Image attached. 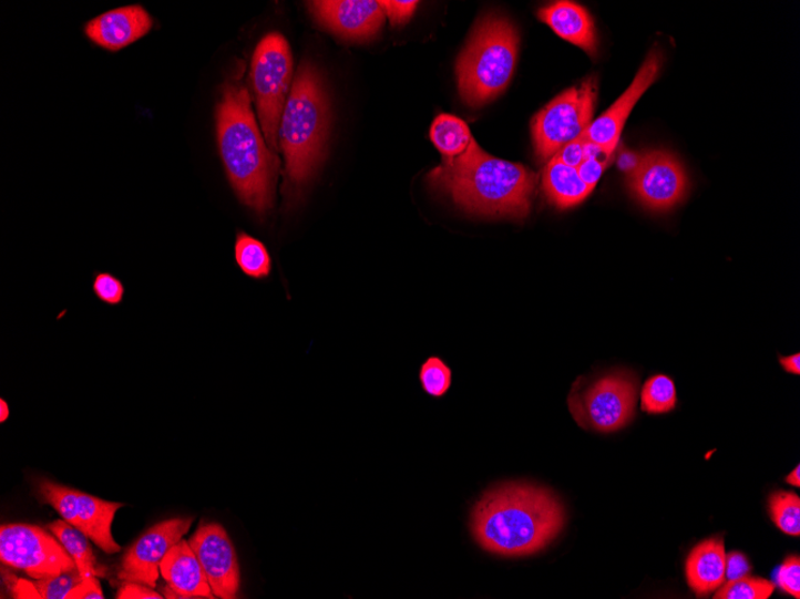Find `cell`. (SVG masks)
<instances>
[{"label":"cell","instance_id":"83f0119b","mask_svg":"<svg viewBox=\"0 0 800 599\" xmlns=\"http://www.w3.org/2000/svg\"><path fill=\"white\" fill-rule=\"evenodd\" d=\"M83 581L81 572L73 570L51 578L38 579L35 588L41 598L66 599L69 593Z\"/></svg>","mask_w":800,"mask_h":599},{"label":"cell","instance_id":"ab89813d","mask_svg":"<svg viewBox=\"0 0 800 599\" xmlns=\"http://www.w3.org/2000/svg\"><path fill=\"white\" fill-rule=\"evenodd\" d=\"M10 410L8 403L2 399L0 400V423H4L9 419Z\"/></svg>","mask_w":800,"mask_h":599},{"label":"cell","instance_id":"8d00e7d4","mask_svg":"<svg viewBox=\"0 0 800 599\" xmlns=\"http://www.w3.org/2000/svg\"><path fill=\"white\" fill-rule=\"evenodd\" d=\"M8 580L11 581L9 587L14 598H41L35 583L17 579L13 576H10Z\"/></svg>","mask_w":800,"mask_h":599},{"label":"cell","instance_id":"2e32d148","mask_svg":"<svg viewBox=\"0 0 800 599\" xmlns=\"http://www.w3.org/2000/svg\"><path fill=\"white\" fill-rule=\"evenodd\" d=\"M153 25L150 12L143 7L127 6L101 13L89 21L85 35L103 50L117 52L144 38Z\"/></svg>","mask_w":800,"mask_h":599},{"label":"cell","instance_id":"277c9868","mask_svg":"<svg viewBox=\"0 0 800 599\" xmlns=\"http://www.w3.org/2000/svg\"><path fill=\"white\" fill-rule=\"evenodd\" d=\"M329 127V97L320 74L312 64L302 62L295 74L278 134L294 190L305 187L319 169Z\"/></svg>","mask_w":800,"mask_h":599},{"label":"cell","instance_id":"d590c367","mask_svg":"<svg viewBox=\"0 0 800 599\" xmlns=\"http://www.w3.org/2000/svg\"><path fill=\"white\" fill-rule=\"evenodd\" d=\"M116 598L120 599H162L163 597L155 592L153 588L143 586L139 582L126 581L125 586L122 587L117 592Z\"/></svg>","mask_w":800,"mask_h":599},{"label":"cell","instance_id":"f1b7e54d","mask_svg":"<svg viewBox=\"0 0 800 599\" xmlns=\"http://www.w3.org/2000/svg\"><path fill=\"white\" fill-rule=\"evenodd\" d=\"M612 157L613 156L604 153L598 146L587 142L585 159L576 171L589 188L595 189Z\"/></svg>","mask_w":800,"mask_h":599},{"label":"cell","instance_id":"9a60e30c","mask_svg":"<svg viewBox=\"0 0 800 599\" xmlns=\"http://www.w3.org/2000/svg\"><path fill=\"white\" fill-rule=\"evenodd\" d=\"M308 4L322 27L348 41H368L384 23L383 10L375 0H317Z\"/></svg>","mask_w":800,"mask_h":599},{"label":"cell","instance_id":"5b68a950","mask_svg":"<svg viewBox=\"0 0 800 599\" xmlns=\"http://www.w3.org/2000/svg\"><path fill=\"white\" fill-rule=\"evenodd\" d=\"M520 37L505 18L489 14L479 22L458 59L459 94L470 107H481L510 84L516 65Z\"/></svg>","mask_w":800,"mask_h":599},{"label":"cell","instance_id":"30bf717a","mask_svg":"<svg viewBox=\"0 0 800 599\" xmlns=\"http://www.w3.org/2000/svg\"><path fill=\"white\" fill-rule=\"evenodd\" d=\"M39 493L64 520L82 531L100 549L107 554L122 550L112 535L115 514L124 507L122 503L106 502L50 481L39 483Z\"/></svg>","mask_w":800,"mask_h":599},{"label":"cell","instance_id":"cb8c5ba5","mask_svg":"<svg viewBox=\"0 0 800 599\" xmlns=\"http://www.w3.org/2000/svg\"><path fill=\"white\" fill-rule=\"evenodd\" d=\"M677 393L674 381L665 374L650 378L642 392V410L649 414H664L675 410Z\"/></svg>","mask_w":800,"mask_h":599},{"label":"cell","instance_id":"ba28073f","mask_svg":"<svg viewBox=\"0 0 800 599\" xmlns=\"http://www.w3.org/2000/svg\"><path fill=\"white\" fill-rule=\"evenodd\" d=\"M636 400L638 382L633 374L615 372L572 393L568 404L575 422L582 427L611 433L632 422Z\"/></svg>","mask_w":800,"mask_h":599},{"label":"cell","instance_id":"44dd1931","mask_svg":"<svg viewBox=\"0 0 800 599\" xmlns=\"http://www.w3.org/2000/svg\"><path fill=\"white\" fill-rule=\"evenodd\" d=\"M431 140L443 159H453L466 153L475 140L462 118L450 114H441L431 128Z\"/></svg>","mask_w":800,"mask_h":599},{"label":"cell","instance_id":"9c48e42d","mask_svg":"<svg viewBox=\"0 0 800 599\" xmlns=\"http://www.w3.org/2000/svg\"><path fill=\"white\" fill-rule=\"evenodd\" d=\"M0 558L37 580L78 570L63 544L31 524H8L0 529Z\"/></svg>","mask_w":800,"mask_h":599},{"label":"cell","instance_id":"ffe728a7","mask_svg":"<svg viewBox=\"0 0 800 599\" xmlns=\"http://www.w3.org/2000/svg\"><path fill=\"white\" fill-rule=\"evenodd\" d=\"M545 197L554 206L566 209L583 203L592 193L575 168L552 158L543 173Z\"/></svg>","mask_w":800,"mask_h":599},{"label":"cell","instance_id":"52a82bcc","mask_svg":"<svg viewBox=\"0 0 800 599\" xmlns=\"http://www.w3.org/2000/svg\"><path fill=\"white\" fill-rule=\"evenodd\" d=\"M597 83L586 80L566 90L532 120V138L541 161H551L566 144L581 138L592 124Z\"/></svg>","mask_w":800,"mask_h":599},{"label":"cell","instance_id":"8fae6325","mask_svg":"<svg viewBox=\"0 0 800 599\" xmlns=\"http://www.w3.org/2000/svg\"><path fill=\"white\" fill-rule=\"evenodd\" d=\"M628 186L634 197L647 208L668 211L686 197L688 178L675 156L666 152H650L629 171Z\"/></svg>","mask_w":800,"mask_h":599},{"label":"cell","instance_id":"603a6c76","mask_svg":"<svg viewBox=\"0 0 800 599\" xmlns=\"http://www.w3.org/2000/svg\"><path fill=\"white\" fill-rule=\"evenodd\" d=\"M235 261L242 272L248 278L264 280L273 271V261L269 250L259 239L246 233L236 235L234 247Z\"/></svg>","mask_w":800,"mask_h":599},{"label":"cell","instance_id":"d6a6232c","mask_svg":"<svg viewBox=\"0 0 800 599\" xmlns=\"http://www.w3.org/2000/svg\"><path fill=\"white\" fill-rule=\"evenodd\" d=\"M586 144L587 141L583 134L581 138H577L561 147L560 152L554 156V158L565 164V166L576 169L585 159Z\"/></svg>","mask_w":800,"mask_h":599},{"label":"cell","instance_id":"ac0fdd59","mask_svg":"<svg viewBox=\"0 0 800 599\" xmlns=\"http://www.w3.org/2000/svg\"><path fill=\"white\" fill-rule=\"evenodd\" d=\"M539 18L563 40L583 49L591 56L597 54L595 23L584 7L573 2H556L542 8Z\"/></svg>","mask_w":800,"mask_h":599},{"label":"cell","instance_id":"7c38bea8","mask_svg":"<svg viewBox=\"0 0 800 599\" xmlns=\"http://www.w3.org/2000/svg\"><path fill=\"white\" fill-rule=\"evenodd\" d=\"M194 520L187 517L157 523L126 550L117 577L156 588L161 561L173 546L183 540Z\"/></svg>","mask_w":800,"mask_h":599},{"label":"cell","instance_id":"4316f807","mask_svg":"<svg viewBox=\"0 0 800 599\" xmlns=\"http://www.w3.org/2000/svg\"><path fill=\"white\" fill-rule=\"evenodd\" d=\"M420 382L429 396L442 397L450 391L452 371L441 358H428L420 370Z\"/></svg>","mask_w":800,"mask_h":599},{"label":"cell","instance_id":"74e56055","mask_svg":"<svg viewBox=\"0 0 800 599\" xmlns=\"http://www.w3.org/2000/svg\"><path fill=\"white\" fill-rule=\"evenodd\" d=\"M780 364L784 370L797 374L798 376L800 373V354L797 353L790 357L780 358Z\"/></svg>","mask_w":800,"mask_h":599},{"label":"cell","instance_id":"7a4b0ae2","mask_svg":"<svg viewBox=\"0 0 800 599\" xmlns=\"http://www.w3.org/2000/svg\"><path fill=\"white\" fill-rule=\"evenodd\" d=\"M243 70L222 85L217 104V142L229 184L239 200L259 217L275 204L279 158L257 125Z\"/></svg>","mask_w":800,"mask_h":599},{"label":"cell","instance_id":"e575fe53","mask_svg":"<svg viewBox=\"0 0 800 599\" xmlns=\"http://www.w3.org/2000/svg\"><path fill=\"white\" fill-rule=\"evenodd\" d=\"M68 598L75 599H102L105 598L101 590L100 582L96 577L84 578L83 581L73 589ZM66 598V599H68Z\"/></svg>","mask_w":800,"mask_h":599},{"label":"cell","instance_id":"1f68e13d","mask_svg":"<svg viewBox=\"0 0 800 599\" xmlns=\"http://www.w3.org/2000/svg\"><path fill=\"white\" fill-rule=\"evenodd\" d=\"M379 3L384 17H389L393 25L406 24L419 4V2H397V0H382Z\"/></svg>","mask_w":800,"mask_h":599},{"label":"cell","instance_id":"8992f818","mask_svg":"<svg viewBox=\"0 0 800 599\" xmlns=\"http://www.w3.org/2000/svg\"><path fill=\"white\" fill-rule=\"evenodd\" d=\"M293 55L286 38L279 33L266 35L258 44L250 65L259 122L266 144L277 153L281 114L291 89Z\"/></svg>","mask_w":800,"mask_h":599},{"label":"cell","instance_id":"f546056e","mask_svg":"<svg viewBox=\"0 0 800 599\" xmlns=\"http://www.w3.org/2000/svg\"><path fill=\"white\" fill-rule=\"evenodd\" d=\"M93 291L99 301L112 307L122 304L125 298L123 281L107 272L94 276Z\"/></svg>","mask_w":800,"mask_h":599},{"label":"cell","instance_id":"d4e9b609","mask_svg":"<svg viewBox=\"0 0 800 599\" xmlns=\"http://www.w3.org/2000/svg\"><path fill=\"white\" fill-rule=\"evenodd\" d=\"M769 515L782 533L800 535V498L794 492L773 493L769 498Z\"/></svg>","mask_w":800,"mask_h":599},{"label":"cell","instance_id":"4fadbf2b","mask_svg":"<svg viewBox=\"0 0 800 599\" xmlns=\"http://www.w3.org/2000/svg\"><path fill=\"white\" fill-rule=\"evenodd\" d=\"M216 597L233 599L240 590L238 556L226 529L218 523H202L188 540Z\"/></svg>","mask_w":800,"mask_h":599},{"label":"cell","instance_id":"e0dca14e","mask_svg":"<svg viewBox=\"0 0 800 599\" xmlns=\"http://www.w3.org/2000/svg\"><path fill=\"white\" fill-rule=\"evenodd\" d=\"M160 571L168 582V598H214L204 568L189 546L182 540L173 546L160 564Z\"/></svg>","mask_w":800,"mask_h":599},{"label":"cell","instance_id":"484cf974","mask_svg":"<svg viewBox=\"0 0 800 599\" xmlns=\"http://www.w3.org/2000/svg\"><path fill=\"white\" fill-rule=\"evenodd\" d=\"M776 590L775 583L759 577H742L722 583L716 599H768Z\"/></svg>","mask_w":800,"mask_h":599},{"label":"cell","instance_id":"836d02e7","mask_svg":"<svg viewBox=\"0 0 800 599\" xmlns=\"http://www.w3.org/2000/svg\"><path fill=\"white\" fill-rule=\"evenodd\" d=\"M751 566L746 556L739 551L726 554V581L746 577L750 574Z\"/></svg>","mask_w":800,"mask_h":599},{"label":"cell","instance_id":"3957f363","mask_svg":"<svg viewBox=\"0 0 800 599\" xmlns=\"http://www.w3.org/2000/svg\"><path fill=\"white\" fill-rule=\"evenodd\" d=\"M427 179L465 213L492 218H526L537 186L536 174L486 154L476 141L462 156L443 159Z\"/></svg>","mask_w":800,"mask_h":599},{"label":"cell","instance_id":"7402d4cb","mask_svg":"<svg viewBox=\"0 0 800 599\" xmlns=\"http://www.w3.org/2000/svg\"><path fill=\"white\" fill-rule=\"evenodd\" d=\"M48 528L75 560L83 579L103 576V568L98 565L92 546L82 531L66 520H55L49 524Z\"/></svg>","mask_w":800,"mask_h":599},{"label":"cell","instance_id":"5bb4252c","mask_svg":"<svg viewBox=\"0 0 800 599\" xmlns=\"http://www.w3.org/2000/svg\"><path fill=\"white\" fill-rule=\"evenodd\" d=\"M661 65V52L652 51L626 93L595 122H592L584 133L588 143L598 146L607 155H614L622 130H624L632 110L646 90L658 79Z\"/></svg>","mask_w":800,"mask_h":599},{"label":"cell","instance_id":"d6986e66","mask_svg":"<svg viewBox=\"0 0 800 599\" xmlns=\"http://www.w3.org/2000/svg\"><path fill=\"white\" fill-rule=\"evenodd\" d=\"M726 550L722 538H708L695 546L686 560V578L696 596L717 591L726 581Z\"/></svg>","mask_w":800,"mask_h":599},{"label":"cell","instance_id":"4dcf8cb0","mask_svg":"<svg viewBox=\"0 0 800 599\" xmlns=\"http://www.w3.org/2000/svg\"><path fill=\"white\" fill-rule=\"evenodd\" d=\"M779 588L788 595L800 598V559L798 556L789 557L777 574Z\"/></svg>","mask_w":800,"mask_h":599},{"label":"cell","instance_id":"f35d334b","mask_svg":"<svg viewBox=\"0 0 800 599\" xmlns=\"http://www.w3.org/2000/svg\"><path fill=\"white\" fill-rule=\"evenodd\" d=\"M787 483L791 486L799 487L800 486V467L797 466L794 471L790 473V475L787 477Z\"/></svg>","mask_w":800,"mask_h":599},{"label":"cell","instance_id":"6da1fadb","mask_svg":"<svg viewBox=\"0 0 800 599\" xmlns=\"http://www.w3.org/2000/svg\"><path fill=\"white\" fill-rule=\"evenodd\" d=\"M566 523L565 506L555 494L531 484L489 490L473 506L471 531L486 551L525 557L550 546Z\"/></svg>","mask_w":800,"mask_h":599}]
</instances>
